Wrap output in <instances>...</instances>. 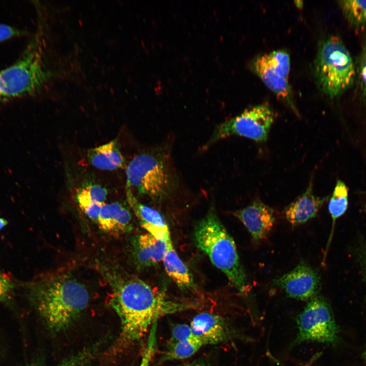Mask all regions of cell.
<instances>
[{
	"mask_svg": "<svg viewBox=\"0 0 366 366\" xmlns=\"http://www.w3.org/2000/svg\"><path fill=\"white\" fill-rule=\"evenodd\" d=\"M111 304L121 322V338L130 343L142 338L158 319L166 315L190 309L195 303L171 299L165 292L138 277L110 276Z\"/></svg>",
	"mask_w": 366,
	"mask_h": 366,
	"instance_id": "cell-1",
	"label": "cell"
},
{
	"mask_svg": "<svg viewBox=\"0 0 366 366\" xmlns=\"http://www.w3.org/2000/svg\"><path fill=\"white\" fill-rule=\"evenodd\" d=\"M19 283L45 324L53 332L69 327L88 304L87 289L69 274H41Z\"/></svg>",
	"mask_w": 366,
	"mask_h": 366,
	"instance_id": "cell-2",
	"label": "cell"
},
{
	"mask_svg": "<svg viewBox=\"0 0 366 366\" xmlns=\"http://www.w3.org/2000/svg\"><path fill=\"white\" fill-rule=\"evenodd\" d=\"M44 45L41 22L19 59L0 71V100L37 94L55 77L47 65Z\"/></svg>",
	"mask_w": 366,
	"mask_h": 366,
	"instance_id": "cell-3",
	"label": "cell"
},
{
	"mask_svg": "<svg viewBox=\"0 0 366 366\" xmlns=\"http://www.w3.org/2000/svg\"><path fill=\"white\" fill-rule=\"evenodd\" d=\"M194 238L196 246L208 257L241 293L250 290L245 269L233 238L219 219L213 207L196 225Z\"/></svg>",
	"mask_w": 366,
	"mask_h": 366,
	"instance_id": "cell-4",
	"label": "cell"
},
{
	"mask_svg": "<svg viewBox=\"0 0 366 366\" xmlns=\"http://www.w3.org/2000/svg\"><path fill=\"white\" fill-rule=\"evenodd\" d=\"M314 73L321 91L330 98L341 96L353 84V59L340 38L331 36L320 43L314 61Z\"/></svg>",
	"mask_w": 366,
	"mask_h": 366,
	"instance_id": "cell-5",
	"label": "cell"
},
{
	"mask_svg": "<svg viewBox=\"0 0 366 366\" xmlns=\"http://www.w3.org/2000/svg\"><path fill=\"white\" fill-rule=\"evenodd\" d=\"M126 189L155 201L166 199L174 188V180L164 158L152 153L135 156L126 170Z\"/></svg>",
	"mask_w": 366,
	"mask_h": 366,
	"instance_id": "cell-6",
	"label": "cell"
},
{
	"mask_svg": "<svg viewBox=\"0 0 366 366\" xmlns=\"http://www.w3.org/2000/svg\"><path fill=\"white\" fill-rule=\"evenodd\" d=\"M296 323L295 344L315 342L334 345L339 342V331L332 309L321 295L309 301L297 316Z\"/></svg>",
	"mask_w": 366,
	"mask_h": 366,
	"instance_id": "cell-7",
	"label": "cell"
},
{
	"mask_svg": "<svg viewBox=\"0 0 366 366\" xmlns=\"http://www.w3.org/2000/svg\"><path fill=\"white\" fill-rule=\"evenodd\" d=\"M274 114L265 104L245 110L240 114L216 126L202 147L205 150L217 141L230 136H239L257 142H265L273 123Z\"/></svg>",
	"mask_w": 366,
	"mask_h": 366,
	"instance_id": "cell-8",
	"label": "cell"
},
{
	"mask_svg": "<svg viewBox=\"0 0 366 366\" xmlns=\"http://www.w3.org/2000/svg\"><path fill=\"white\" fill-rule=\"evenodd\" d=\"M273 284L282 289L289 297L302 301L310 300L318 295L321 286L318 272L303 261L275 279Z\"/></svg>",
	"mask_w": 366,
	"mask_h": 366,
	"instance_id": "cell-9",
	"label": "cell"
},
{
	"mask_svg": "<svg viewBox=\"0 0 366 366\" xmlns=\"http://www.w3.org/2000/svg\"><path fill=\"white\" fill-rule=\"evenodd\" d=\"M232 214L245 226L255 242L267 236L275 222L273 209L258 199Z\"/></svg>",
	"mask_w": 366,
	"mask_h": 366,
	"instance_id": "cell-10",
	"label": "cell"
},
{
	"mask_svg": "<svg viewBox=\"0 0 366 366\" xmlns=\"http://www.w3.org/2000/svg\"><path fill=\"white\" fill-rule=\"evenodd\" d=\"M327 199L314 194L311 179L305 192L284 208L285 219L292 227L304 224L317 216Z\"/></svg>",
	"mask_w": 366,
	"mask_h": 366,
	"instance_id": "cell-11",
	"label": "cell"
},
{
	"mask_svg": "<svg viewBox=\"0 0 366 366\" xmlns=\"http://www.w3.org/2000/svg\"><path fill=\"white\" fill-rule=\"evenodd\" d=\"M252 69L278 98L287 103L298 115L294 104L288 79L281 76L269 64L266 54L255 58L251 64Z\"/></svg>",
	"mask_w": 366,
	"mask_h": 366,
	"instance_id": "cell-12",
	"label": "cell"
},
{
	"mask_svg": "<svg viewBox=\"0 0 366 366\" xmlns=\"http://www.w3.org/2000/svg\"><path fill=\"white\" fill-rule=\"evenodd\" d=\"M126 194L128 202L142 227L158 239L165 242L170 239L168 226L160 213L139 202L131 190L126 189Z\"/></svg>",
	"mask_w": 366,
	"mask_h": 366,
	"instance_id": "cell-13",
	"label": "cell"
},
{
	"mask_svg": "<svg viewBox=\"0 0 366 366\" xmlns=\"http://www.w3.org/2000/svg\"><path fill=\"white\" fill-rule=\"evenodd\" d=\"M167 242L158 239L148 233L137 236L133 241L132 248L136 267L141 269L147 268L162 261Z\"/></svg>",
	"mask_w": 366,
	"mask_h": 366,
	"instance_id": "cell-14",
	"label": "cell"
},
{
	"mask_svg": "<svg viewBox=\"0 0 366 366\" xmlns=\"http://www.w3.org/2000/svg\"><path fill=\"white\" fill-rule=\"evenodd\" d=\"M190 327L194 336L204 345L224 342L228 336V329L222 318L212 313L198 314L192 320Z\"/></svg>",
	"mask_w": 366,
	"mask_h": 366,
	"instance_id": "cell-15",
	"label": "cell"
},
{
	"mask_svg": "<svg viewBox=\"0 0 366 366\" xmlns=\"http://www.w3.org/2000/svg\"><path fill=\"white\" fill-rule=\"evenodd\" d=\"M131 221L129 210L115 202L102 205L96 223L102 231L117 235L130 231L133 228Z\"/></svg>",
	"mask_w": 366,
	"mask_h": 366,
	"instance_id": "cell-16",
	"label": "cell"
},
{
	"mask_svg": "<svg viewBox=\"0 0 366 366\" xmlns=\"http://www.w3.org/2000/svg\"><path fill=\"white\" fill-rule=\"evenodd\" d=\"M162 261L167 273L180 289L191 290L195 288L193 277L174 249L171 239L167 242Z\"/></svg>",
	"mask_w": 366,
	"mask_h": 366,
	"instance_id": "cell-17",
	"label": "cell"
},
{
	"mask_svg": "<svg viewBox=\"0 0 366 366\" xmlns=\"http://www.w3.org/2000/svg\"><path fill=\"white\" fill-rule=\"evenodd\" d=\"M87 157L93 166L102 170H116L124 164V158L116 139L90 149Z\"/></svg>",
	"mask_w": 366,
	"mask_h": 366,
	"instance_id": "cell-18",
	"label": "cell"
},
{
	"mask_svg": "<svg viewBox=\"0 0 366 366\" xmlns=\"http://www.w3.org/2000/svg\"><path fill=\"white\" fill-rule=\"evenodd\" d=\"M348 206V189L343 181L338 180L328 204V209L332 219V224L331 233L329 236L328 245L331 239L336 220L346 212Z\"/></svg>",
	"mask_w": 366,
	"mask_h": 366,
	"instance_id": "cell-19",
	"label": "cell"
},
{
	"mask_svg": "<svg viewBox=\"0 0 366 366\" xmlns=\"http://www.w3.org/2000/svg\"><path fill=\"white\" fill-rule=\"evenodd\" d=\"M100 348V345L97 343L85 348L53 365H49L41 362H32L24 366H89L99 354Z\"/></svg>",
	"mask_w": 366,
	"mask_h": 366,
	"instance_id": "cell-20",
	"label": "cell"
},
{
	"mask_svg": "<svg viewBox=\"0 0 366 366\" xmlns=\"http://www.w3.org/2000/svg\"><path fill=\"white\" fill-rule=\"evenodd\" d=\"M346 18L353 25H366V1L344 0L338 2Z\"/></svg>",
	"mask_w": 366,
	"mask_h": 366,
	"instance_id": "cell-21",
	"label": "cell"
},
{
	"mask_svg": "<svg viewBox=\"0 0 366 366\" xmlns=\"http://www.w3.org/2000/svg\"><path fill=\"white\" fill-rule=\"evenodd\" d=\"M203 345L196 338L177 343L168 347L164 359L167 360L188 358L194 355Z\"/></svg>",
	"mask_w": 366,
	"mask_h": 366,
	"instance_id": "cell-22",
	"label": "cell"
},
{
	"mask_svg": "<svg viewBox=\"0 0 366 366\" xmlns=\"http://www.w3.org/2000/svg\"><path fill=\"white\" fill-rule=\"evenodd\" d=\"M19 284L0 266V302L8 307L14 303L15 291Z\"/></svg>",
	"mask_w": 366,
	"mask_h": 366,
	"instance_id": "cell-23",
	"label": "cell"
},
{
	"mask_svg": "<svg viewBox=\"0 0 366 366\" xmlns=\"http://www.w3.org/2000/svg\"><path fill=\"white\" fill-rule=\"evenodd\" d=\"M266 54L271 66L281 76L288 79L290 70V59L288 53L279 50Z\"/></svg>",
	"mask_w": 366,
	"mask_h": 366,
	"instance_id": "cell-24",
	"label": "cell"
},
{
	"mask_svg": "<svg viewBox=\"0 0 366 366\" xmlns=\"http://www.w3.org/2000/svg\"><path fill=\"white\" fill-rule=\"evenodd\" d=\"M77 199L78 205L85 214L91 220L97 222L101 208L104 203L94 202L87 197L78 193Z\"/></svg>",
	"mask_w": 366,
	"mask_h": 366,
	"instance_id": "cell-25",
	"label": "cell"
},
{
	"mask_svg": "<svg viewBox=\"0 0 366 366\" xmlns=\"http://www.w3.org/2000/svg\"><path fill=\"white\" fill-rule=\"evenodd\" d=\"M78 193L87 197L93 201L104 203L107 196V191L97 185H88L81 188Z\"/></svg>",
	"mask_w": 366,
	"mask_h": 366,
	"instance_id": "cell-26",
	"label": "cell"
},
{
	"mask_svg": "<svg viewBox=\"0 0 366 366\" xmlns=\"http://www.w3.org/2000/svg\"><path fill=\"white\" fill-rule=\"evenodd\" d=\"M359 61L358 73L361 97L363 104L366 106V35Z\"/></svg>",
	"mask_w": 366,
	"mask_h": 366,
	"instance_id": "cell-27",
	"label": "cell"
},
{
	"mask_svg": "<svg viewBox=\"0 0 366 366\" xmlns=\"http://www.w3.org/2000/svg\"><path fill=\"white\" fill-rule=\"evenodd\" d=\"M157 322H155L151 326L146 347L143 353L139 366H149L156 347V330Z\"/></svg>",
	"mask_w": 366,
	"mask_h": 366,
	"instance_id": "cell-28",
	"label": "cell"
},
{
	"mask_svg": "<svg viewBox=\"0 0 366 366\" xmlns=\"http://www.w3.org/2000/svg\"><path fill=\"white\" fill-rule=\"evenodd\" d=\"M190 326L185 324H179L173 327L168 347L177 343L195 338Z\"/></svg>",
	"mask_w": 366,
	"mask_h": 366,
	"instance_id": "cell-29",
	"label": "cell"
},
{
	"mask_svg": "<svg viewBox=\"0 0 366 366\" xmlns=\"http://www.w3.org/2000/svg\"><path fill=\"white\" fill-rule=\"evenodd\" d=\"M24 32L15 27L0 23V42L10 38L20 36Z\"/></svg>",
	"mask_w": 366,
	"mask_h": 366,
	"instance_id": "cell-30",
	"label": "cell"
},
{
	"mask_svg": "<svg viewBox=\"0 0 366 366\" xmlns=\"http://www.w3.org/2000/svg\"><path fill=\"white\" fill-rule=\"evenodd\" d=\"M8 224L7 220L0 217V231H1L4 227H5Z\"/></svg>",
	"mask_w": 366,
	"mask_h": 366,
	"instance_id": "cell-31",
	"label": "cell"
},
{
	"mask_svg": "<svg viewBox=\"0 0 366 366\" xmlns=\"http://www.w3.org/2000/svg\"><path fill=\"white\" fill-rule=\"evenodd\" d=\"M184 366H207L206 364L200 362H193L192 363H188Z\"/></svg>",
	"mask_w": 366,
	"mask_h": 366,
	"instance_id": "cell-32",
	"label": "cell"
},
{
	"mask_svg": "<svg viewBox=\"0 0 366 366\" xmlns=\"http://www.w3.org/2000/svg\"><path fill=\"white\" fill-rule=\"evenodd\" d=\"M363 266H364L365 276V279H366V251H365V252L364 253V255L363 263ZM364 351L366 352V346H365V348Z\"/></svg>",
	"mask_w": 366,
	"mask_h": 366,
	"instance_id": "cell-33",
	"label": "cell"
}]
</instances>
